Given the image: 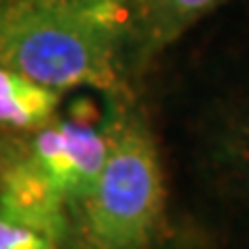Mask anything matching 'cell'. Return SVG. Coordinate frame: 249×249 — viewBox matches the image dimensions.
<instances>
[{"instance_id":"1","label":"cell","mask_w":249,"mask_h":249,"mask_svg":"<svg viewBox=\"0 0 249 249\" xmlns=\"http://www.w3.org/2000/svg\"><path fill=\"white\" fill-rule=\"evenodd\" d=\"M0 67L50 89L116 83L106 23L73 0L0 4Z\"/></svg>"},{"instance_id":"2","label":"cell","mask_w":249,"mask_h":249,"mask_svg":"<svg viewBox=\"0 0 249 249\" xmlns=\"http://www.w3.org/2000/svg\"><path fill=\"white\" fill-rule=\"evenodd\" d=\"M83 206L96 249H139L147 243L164 208V181L145 131L129 127L108 142L104 168Z\"/></svg>"},{"instance_id":"3","label":"cell","mask_w":249,"mask_h":249,"mask_svg":"<svg viewBox=\"0 0 249 249\" xmlns=\"http://www.w3.org/2000/svg\"><path fill=\"white\" fill-rule=\"evenodd\" d=\"M108 156V142L89 124L58 123L34 139L31 162L67 201L91 193Z\"/></svg>"},{"instance_id":"4","label":"cell","mask_w":249,"mask_h":249,"mask_svg":"<svg viewBox=\"0 0 249 249\" xmlns=\"http://www.w3.org/2000/svg\"><path fill=\"white\" fill-rule=\"evenodd\" d=\"M67 199L54 189L34 162H19L4 175L0 216L58 241L65 231Z\"/></svg>"},{"instance_id":"5","label":"cell","mask_w":249,"mask_h":249,"mask_svg":"<svg viewBox=\"0 0 249 249\" xmlns=\"http://www.w3.org/2000/svg\"><path fill=\"white\" fill-rule=\"evenodd\" d=\"M58 106V91L29 81L21 89L0 96V124L36 129L50 123Z\"/></svg>"},{"instance_id":"6","label":"cell","mask_w":249,"mask_h":249,"mask_svg":"<svg viewBox=\"0 0 249 249\" xmlns=\"http://www.w3.org/2000/svg\"><path fill=\"white\" fill-rule=\"evenodd\" d=\"M0 249H56V241L0 216Z\"/></svg>"},{"instance_id":"7","label":"cell","mask_w":249,"mask_h":249,"mask_svg":"<svg viewBox=\"0 0 249 249\" xmlns=\"http://www.w3.org/2000/svg\"><path fill=\"white\" fill-rule=\"evenodd\" d=\"M216 0H168V6L178 15H193L212 6Z\"/></svg>"}]
</instances>
